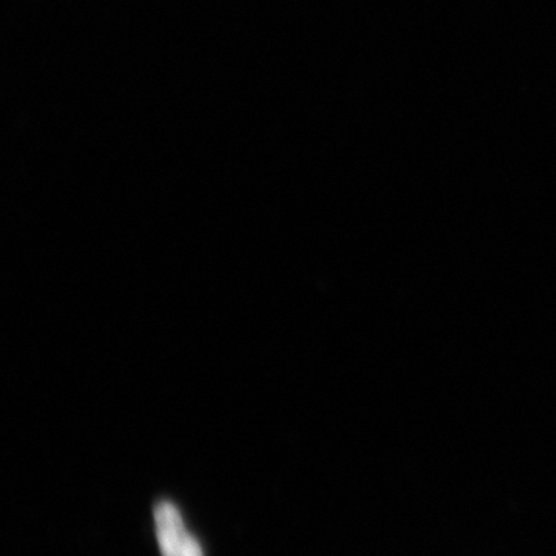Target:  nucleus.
Wrapping results in <instances>:
<instances>
[{
	"label": "nucleus",
	"mask_w": 556,
	"mask_h": 556,
	"mask_svg": "<svg viewBox=\"0 0 556 556\" xmlns=\"http://www.w3.org/2000/svg\"><path fill=\"white\" fill-rule=\"evenodd\" d=\"M156 540L163 556H204L199 540L190 535L178 508L167 501L155 507Z\"/></svg>",
	"instance_id": "1"
}]
</instances>
